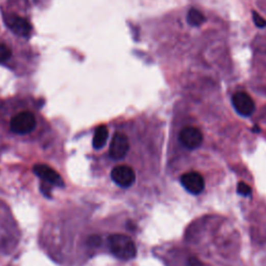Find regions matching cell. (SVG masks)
<instances>
[{
  "instance_id": "277c9868",
  "label": "cell",
  "mask_w": 266,
  "mask_h": 266,
  "mask_svg": "<svg viewBox=\"0 0 266 266\" xmlns=\"http://www.w3.org/2000/svg\"><path fill=\"white\" fill-rule=\"evenodd\" d=\"M232 104L235 111L243 117H249L255 112L254 100L245 92H238L234 94L232 97Z\"/></svg>"
},
{
  "instance_id": "52a82bcc",
  "label": "cell",
  "mask_w": 266,
  "mask_h": 266,
  "mask_svg": "<svg viewBox=\"0 0 266 266\" xmlns=\"http://www.w3.org/2000/svg\"><path fill=\"white\" fill-rule=\"evenodd\" d=\"M129 151V140L125 133L117 132L112 140L110 147V155L115 161L124 158Z\"/></svg>"
},
{
  "instance_id": "8fae6325",
  "label": "cell",
  "mask_w": 266,
  "mask_h": 266,
  "mask_svg": "<svg viewBox=\"0 0 266 266\" xmlns=\"http://www.w3.org/2000/svg\"><path fill=\"white\" fill-rule=\"evenodd\" d=\"M206 21V18L202 12L196 9H191L188 14V22L192 26H200Z\"/></svg>"
},
{
  "instance_id": "8992f818",
  "label": "cell",
  "mask_w": 266,
  "mask_h": 266,
  "mask_svg": "<svg viewBox=\"0 0 266 266\" xmlns=\"http://www.w3.org/2000/svg\"><path fill=\"white\" fill-rule=\"evenodd\" d=\"M183 188L193 195H199L204 191L205 181L201 174L197 172L185 173L180 178Z\"/></svg>"
},
{
  "instance_id": "ba28073f",
  "label": "cell",
  "mask_w": 266,
  "mask_h": 266,
  "mask_svg": "<svg viewBox=\"0 0 266 266\" xmlns=\"http://www.w3.org/2000/svg\"><path fill=\"white\" fill-rule=\"evenodd\" d=\"M34 173L40 177L44 182L49 183L50 185L59 186V188H64V180L62 176L57 173L52 168L47 165H36L34 167Z\"/></svg>"
},
{
  "instance_id": "7c38bea8",
  "label": "cell",
  "mask_w": 266,
  "mask_h": 266,
  "mask_svg": "<svg viewBox=\"0 0 266 266\" xmlns=\"http://www.w3.org/2000/svg\"><path fill=\"white\" fill-rule=\"evenodd\" d=\"M12 57V50L4 44H0V64L7 62Z\"/></svg>"
},
{
  "instance_id": "e0dca14e",
  "label": "cell",
  "mask_w": 266,
  "mask_h": 266,
  "mask_svg": "<svg viewBox=\"0 0 266 266\" xmlns=\"http://www.w3.org/2000/svg\"><path fill=\"white\" fill-rule=\"evenodd\" d=\"M91 242H92L93 246H98V245L100 244V239H99L98 236H93V237L91 238Z\"/></svg>"
},
{
  "instance_id": "30bf717a",
  "label": "cell",
  "mask_w": 266,
  "mask_h": 266,
  "mask_svg": "<svg viewBox=\"0 0 266 266\" xmlns=\"http://www.w3.org/2000/svg\"><path fill=\"white\" fill-rule=\"evenodd\" d=\"M109 139V129L106 126H99L96 129V132L93 139V146L95 149L99 150L104 147V145L108 142Z\"/></svg>"
},
{
  "instance_id": "2e32d148",
  "label": "cell",
  "mask_w": 266,
  "mask_h": 266,
  "mask_svg": "<svg viewBox=\"0 0 266 266\" xmlns=\"http://www.w3.org/2000/svg\"><path fill=\"white\" fill-rule=\"evenodd\" d=\"M189 264H190V266H203V263L195 257L189 259Z\"/></svg>"
},
{
  "instance_id": "3957f363",
  "label": "cell",
  "mask_w": 266,
  "mask_h": 266,
  "mask_svg": "<svg viewBox=\"0 0 266 266\" xmlns=\"http://www.w3.org/2000/svg\"><path fill=\"white\" fill-rule=\"evenodd\" d=\"M204 141L203 133L196 127H186L179 133V142L185 148L194 150L199 148Z\"/></svg>"
},
{
  "instance_id": "4fadbf2b",
  "label": "cell",
  "mask_w": 266,
  "mask_h": 266,
  "mask_svg": "<svg viewBox=\"0 0 266 266\" xmlns=\"http://www.w3.org/2000/svg\"><path fill=\"white\" fill-rule=\"evenodd\" d=\"M237 192L239 195H242L244 197H249L252 195V189L250 188V186L248 184H246L245 182H241L238 183V186H237Z\"/></svg>"
},
{
  "instance_id": "6da1fadb",
  "label": "cell",
  "mask_w": 266,
  "mask_h": 266,
  "mask_svg": "<svg viewBox=\"0 0 266 266\" xmlns=\"http://www.w3.org/2000/svg\"><path fill=\"white\" fill-rule=\"evenodd\" d=\"M111 252L121 260H131L137 256V247L132 239L124 234H113L109 237Z\"/></svg>"
},
{
  "instance_id": "9a60e30c",
  "label": "cell",
  "mask_w": 266,
  "mask_h": 266,
  "mask_svg": "<svg viewBox=\"0 0 266 266\" xmlns=\"http://www.w3.org/2000/svg\"><path fill=\"white\" fill-rule=\"evenodd\" d=\"M49 186H51L49 183H46V182H44L42 185H41V192L45 195V196H47V197H50V188Z\"/></svg>"
},
{
  "instance_id": "5bb4252c",
  "label": "cell",
  "mask_w": 266,
  "mask_h": 266,
  "mask_svg": "<svg viewBox=\"0 0 266 266\" xmlns=\"http://www.w3.org/2000/svg\"><path fill=\"white\" fill-rule=\"evenodd\" d=\"M253 20H254V23L258 26V28L260 29H263L266 26V20L264 18H262L257 12H253Z\"/></svg>"
},
{
  "instance_id": "5b68a950",
  "label": "cell",
  "mask_w": 266,
  "mask_h": 266,
  "mask_svg": "<svg viewBox=\"0 0 266 266\" xmlns=\"http://www.w3.org/2000/svg\"><path fill=\"white\" fill-rule=\"evenodd\" d=\"M112 179L117 185L127 189L135 184L137 175L133 169L128 166H118L112 171Z\"/></svg>"
},
{
  "instance_id": "9c48e42d",
  "label": "cell",
  "mask_w": 266,
  "mask_h": 266,
  "mask_svg": "<svg viewBox=\"0 0 266 266\" xmlns=\"http://www.w3.org/2000/svg\"><path fill=\"white\" fill-rule=\"evenodd\" d=\"M8 26L14 34L21 36V37L29 36L32 31L31 23L26 19H23L16 15L9 17Z\"/></svg>"
},
{
  "instance_id": "7a4b0ae2",
  "label": "cell",
  "mask_w": 266,
  "mask_h": 266,
  "mask_svg": "<svg viewBox=\"0 0 266 266\" xmlns=\"http://www.w3.org/2000/svg\"><path fill=\"white\" fill-rule=\"evenodd\" d=\"M37 121L31 112H22L11 120V130L17 135H29L35 130Z\"/></svg>"
}]
</instances>
